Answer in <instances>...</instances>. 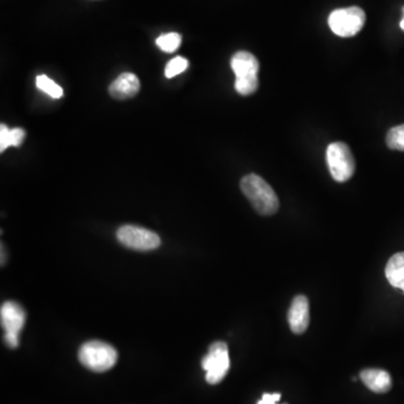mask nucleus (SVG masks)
Instances as JSON below:
<instances>
[{
	"mask_svg": "<svg viewBox=\"0 0 404 404\" xmlns=\"http://www.w3.org/2000/svg\"><path fill=\"white\" fill-rule=\"evenodd\" d=\"M241 190L249 199L255 212L261 216L276 214L280 207L278 196L272 187L257 175H249L241 181Z\"/></svg>",
	"mask_w": 404,
	"mask_h": 404,
	"instance_id": "1",
	"label": "nucleus"
},
{
	"mask_svg": "<svg viewBox=\"0 0 404 404\" xmlns=\"http://www.w3.org/2000/svg\"><path fill=\"white\" fill-rule=\"evenodd\" d=\"M230 66L236 76V91L242 95H253L259 88V60L249 52L239 51L234 54Z\"/></svg>",
	"mask_w": 404,
	"mask_h": 404,
	"instance_id": "2",
	"label": "nucleus"
},
{
	"mask_svg": "<svg viewBox=\"0 0 404 404\" xmlns=\"http://www.w3.org/2000/svg\"><path fill=\"white\" fill-rule=\"evenodd\" d=\"M116 349L100 341H90L83 343L79 349V361L85 368L93 372H106L116 364Z\"/></svg>",
	"mask_w": 404,
	"mask_h": 404,
	"instance_id": "3",
	"label": "nucleus"
},
{
	"mask_svg": "<svg viewBox=\"0 0 404 404\" xmlns=\"http://www.w3.org/2000/svg\"><path fill=\"white\" fill-rule=\"evenodd\" d=\"M328 169L337 182H346L355 173L356 163L351 148L343 142H335L328 146L326 152Z\"/></svg>",
	"mask_w": 404,
	"mask_h": 404,
	"instance_id": "4",
	"label": "nucleus"
},
{
	"mask_svg": "<svg viewBox=\"0 0 404 404\" xmlns=\"http://www.w3.org/2000/svg\"><path fill=\"white\" fill-rule=\"evenodd\" d=\"M365 21V11L356 6L336 9L328 19V24L331 31L341 37H351L358 34L364 27Z\"/></svg>",
	"mask_w": 404,
	"mask_h": 404,
	"instance_id": "5",
	"label": "nucleus"
},
{
	"mask_svg": "<svg viewBox=\"0 0 404 404\" xmlns=\"http://www.w3.org/2000/svg\"><path fill=\"white\" fill-rule=\"evenodd\" d=\"M202 368L206 371V380L214 385L224 380L230 368L228 346L224 341H216L209 347L208 353L201 361Z\"/></svg>",
	"mask_w": 404,
	"mask_h": 404,
	"instance_id": "6",
	"label": "nucleus"
},
{
	"mask_svg": "<svg viewBox=\"0 0 404 404\" xmlns=\"http://www.w3.org/2000/svg\"><path fill=\"white\" fill-rule=\"evenodd\" d=\"M119 243L135 251H153L161 245V238L152 230L125 224L117 230Z\"/></svg>",
	"mask_w": 404,
	"mask_h": 404,
	"instance_id": "7",
	"label": "nucleus"
},
{
	"mask_svg": "<svg viewBox=\"0 0 404 404\" xmlns=\"http://www.w3.org/2000/svg\"><path fill=\"white\" fill-rule=\"evenodd\" d=\"M0 320L5 331V343L11 348L19 346V336L24 328L26 314L17 302L7 301L0 308Z\"/></svg>",
	"mask_w": 404,
	"mask_h": 404,
	"instance_id": "8",
	"label": "nucleus"
},
{
	"mask_svg": "<svg viewBox=\"0 0 404 404\" xmlns=\"http://www.w3.org/2000/svg\"><path fill=\"white\" fill-rule=\"evenodd\" d=\"M291 331L296 335L306 333L310 323L309 301L304 296H296L288 312Z\"/></svg>",
	"mask_w": 404,
	"mask_h": 404,
	"instance_id": "9",
	"label": "nucleus"
},
{
	"mask_svg": "<svg viewBox=\"0 0 404 404\" xmlns=\"http://www.w3.org/2000/svg\"><path fill=\"white\" fill-rule=\"evenodd\" d=\"M140 89V82L138 76L130 72L120 74L110 86L109 95L117 100H126L138 95Z\"/></svg>",
	"mask_w": 404,
	"mask_h": 404,
	"instance_id": "10",
	"label": "nucleus"
},
{
	"mask_svg": "<svg viewBox=\"0 0 404 404\" xmlns=\"http://www.w3.org/2000/svg\"><path fill=\"white\" fill-rule=\"evenodd\" d=\"M363 383L375 393H386L392 388V378L386 371L368 368L361 372Z\"/></svg>",
	"mask_w": 404,
	"mask_h": 404,
	"instance_id": "11",
	"label": "nucleus"
},
{
	"mask_svg": "<svg viewBox=\"0 0 404 404\" xmlns=\"http://www.w3.org/2000/svg\"><path fill=\"white\" fill-rule=\"evenodd\" d=\"M385 276L393 288L399 289L404 294V252L394 254L388 259L385 267Z\"/></svg>",
	"mask_w": 404,
	"mask_h": 404,
	"instance_id": "12",
	"label": "nucleus"
},
{
	"mask_svg": "<svg viewBox=\"0 0 404 404\" xmlns=\"http://www.w3.org/2000/svg\"><path fill=\"white\" fill-rule=\"evenodd\" d=\"M181 42H182V36L179 33H167V34L161 35L156 40V45L163 52L172 53L179 48Z\"/></svg>",
	"mask_w": 404,
	"mask_h": 404,
	"instance_id": "13",
	"label": "nucleus"
},
{
	"mask_svg": "<svg viewBox=\"0 0 404 404\" xmlns=\"http://www.w3.org/2000/svg\"><path fill=\"white\" fill-rule=\"evenodd\" d=\"M386 145L394 151L404 152V124L388 130L386 135Z\"/></svg>",
	"mask_w": 404,
	"mask_h": 404,
	"instance_id": "14",
	"label": "nucleus"
},
{
	"mask_svg": "<svg viewBox=\"0 0 404 404\" xmlns=\"http://www.w3.org/2000/svg\"><path fill=\"white\" fill-rule=\"evenodd\" d=\"M36 86L38 89L42 90L45 93H48L53 99L61 98L63 95V89L46 76H38L36 78Z\"/></svg>",
	"mask_w": 404,
	"mask_h": 404,
	"instance_id": "15",
	"label": "nucleus"
},
{
	"mask_svg": "<svg viewBox=\"0 0 404 404\" xmlns=\"http://www.w3.org/2000/svg\"><path fill=\"white\" fill-rule=\"evenodd\" d=\"M188 66L189 62L187 58H182V56H177L165 66V77L171 79V78L175 77L177 74L185 71Z\"/></svg>",
	"mask_w": 404,
	"mask_h": 404,
	"instance_id": "16",
	"label": "nucleus"
},
{
	"mask_svg": "<svg viewBox=\"0 0 404 404\" xmlns=\"http://www.w3.org/2000/svg\"><path fill=\"white\" fill-rule=\"evenodd\" d=\"M25 136H26V133L23 128H14L11 130L9 133V145L14 146V147H19L24 142Z\"/></svg>",
	"mask_w": 404,
	"mask_h": 404,
	"instance_id": "17",
	"label": "nucleus"
},
{
	"mask_svg": "<svg viewBox=\"0 0 404 404\" xmlns=\"http://www.w3.org/2000/svg\"><path fill=\"white\" fill-rule=\"evenodd\" d=\"M9 127L1 124L0 126V152L3 153L6 148L9 147Z\"/></svg>",
	"mask_w": 404,
	"mask_h": 404,
	"instance_id": "18",
	"label": "nucleus"
},
{
	"mask_svg": "<svg viewBox=\"0 0 404 404\" xmlns=\"http://www.w3.org/2000/svg\"><path fill=\"white\" fill-rule=\"evenodd\" d=\"M281 400L280 393H265L257 404H278Z\"/></svg>",
	"mask_w": 404,
	"mask_h": 404,
	"instance_id": "19",
	"label": "nucleus"
},
{
	"mask_svg": "<svg viewBox=\"0 0 404 404\" xmlns=\"http://www.w3.org/2000/svg\"><path fill=\"white\" fill-rule=\"evenodd\" d=\"M403 14H404V9H403ZM400 27H401L402 31H404V17L402 19L401 23H400Z\"/></svg>",
	"mask_w": 404,
	"mask_h": 404,
	"instance_id": "20",
	"label": "nucleus"
}]
</instances>
